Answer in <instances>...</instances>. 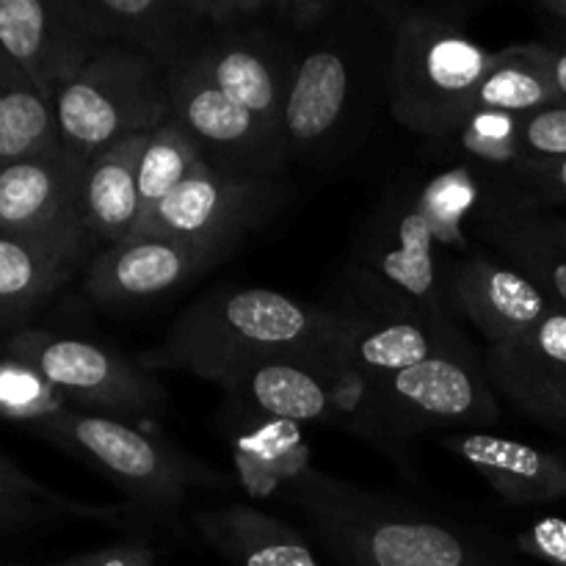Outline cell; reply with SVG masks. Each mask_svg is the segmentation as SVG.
Listing matches in <instances>:
<instances>
[{"mask_svg": "<svg viewBox=\"0 0 566 566\" xmlns=\"http://www.w3.org/2000/svg\"><path fill=\"white\" fill-rule=\"evenodd\" d=\"M343 313L271 287H216L182 310L164 340L136 359L149 374L180 370L224 385L269 359H332Z\"/></svg>", "mask_w": 566, "mask_h": 566, "instance_id": "cell-1", "label": "cell"}, {"mask_svg": "<svg viewBox=\"0 0 566 566\" xmlns=\"http://www.w3.org/2000/svg\"><path fill=\"white\" fill-rule=\"evenodd\" d=\"M291 501L343 566H512L481 531L313 470L293 486Z\"/></svg>", "mask_w": 566, "mask_h": 566, "instance_id": "cell-2", "label": "cell"}, {"mask_svg": "<svg viewBox=\"0 0 566 566\" xmlns=\"http://www.w3.org/2000/svg\"><path fill=\"white\" fill-rule=\"evenodd\" d=\"M387 25L385 9L376 20H363L348 6L326 31L296 39L282 116L287 164L329 166L357 144L370 114L376 70L387 66L381 55Z\"/></svg>", "mask_w": 566, "mask_h": 566, "instance_id": "cell-3", "label": "cell"}, {"mask_svg": "<svg viewBox=\"0 0 566 566\" xmlns=\"http://www.w3.org/2000/svg\"><path fill=\"white\" fill-rule=\"evenodd\" d=\"M390 20L387 97L407 130L429 138L459 136L470 119L492 53L475 42L459 9L385 6Z\"/></svg>", "mask_w": 566, "mask_h": 566, "instance_id": "cell-4", "label": "cell"}, {"mask_svg": "<svg viewBox=\"0 0 566 566\" xmlns=\"http://www.w3.org/2000/svg\"><path fill=\"white\" fill-rule=\"evenodd\" d=\"M348 276L365 313L448 315V271L420 202V186L403 182L381 199L354 247Z\"/></svg>", "mask_w": 566, "mask_h": 566, "instance_id": "cell-5", "label": "cell"}, {"mask_svg": "<svg viewBox=\"0 0 566 566\" xmlns=\"http://www.w3.org/2000/svg\"><path fill=\"white\" fill-rule=\"evenodd\" d=\"M39 431L66 451L92 462L122 495L144 512H177L188 490H221L227 479L213 473L160 437L144 434L122 418L61 409L39 420Z\"/></svg>", "mask_w": 566, "mask_h": 566, "instance_id": "cell-6", "label": "cell"}, {"mask_svg": "<svg viewBox=\"0 0 566 566\" xmlns=\"http://www.w3.org/2000/svg\"><path fill=\"white\" fill-rule=\"evenodd\" d=\"M61 144L81 160L169 119L164 66L125 48H103L53 97Z\"/></svg>", "mask_w": 566, "mask_h": 566, "instance_id": "cell-7", "label": "cell"}, {"mask_svg": "<svg viewBox=\"0 0 566 566\" xmlns=\"http://www.w3.org/2000/svg\"><path fill=\"white\" fill-rule=\"evenodd\" d=\"M14 363L42 376L64 401L108 418H155L169 403L158 376L136 359L77 337L20 332L9 340Z\"/></svg>", "mask_w": 566, "mask_h": 566, "instance_id": "cell-8", "label": "cell"}, {"mask_svg": "<svg viewBox=\"0 0 566 566\" xmlns=\"http://www.w3.org/2000/svg\"><path fill=\"white\" fill-rule=\"evenodd\" d=\"M169 119L191 136L205 166L238 180H285V136L249 114L188 59L164 70Z\"/></svg>", "mask_w": 566, "mask_h": 566, "instance_id": "cell-9", "label": "cell"}, {"mask_svg": "<svg viewBox=\"0 0 566 566\" xmlns=\"http://www.w3.org/2000/svg\"><path fill=\"white\" fill-rule=\"evenodd\" d=\"M376 387L401 440L423 429H479L501 418L497 392L492 390L484 368V354H475L462 332L429 359Z\"/></svg>", "mask_w": 566, "mask_h": 566, "instance_id": "cell-10", "label": "cell"}, {"mask_svg": "<svg viewBox=\"0 0 566 566\" xmlns=\"http://www.w3.org/2000/svg\"><path fill=\"white\" fill-rule=\"evenodd\" d=\"M285 180H238L199 166L164 199L133 235H160L202 247H241L249 232L269 224L287 202Z\"/></svg>", "mask_w": 566, "mask_h": 566, "instance_id": "cell-11", "label": "cell"}, {"mask_svg": "<svg viewBox=\"0 0 566 566\" xmlns=\"http://www.w3.org/2000/svg\"><path fill=\"white\" fill-rule=\"evenodd\" d=\"M230 254L224 247L177 241L160 235H130L88 260L83 287L99 307L130 310L171 296L208 274Z\"/></svg>", "mask_w": 566, "mask_h": 566, "instance_id": "cell-12", "label": "cell"}, {"mask_svg": "<svg viewBox=\"0 0 566 566\" xmlns=\"http://www.w3.org/2000/svg\"><path fill=\"white\" fill-rule=\"evenodd\" d=\"M188 61L241 108L258 116L271 130L282 133L296 39L271 22L243 31H208Z\"/></svg>", "mask_w": 566, "mask_h": 566, "instance_id": "cell-13", "label": "cell"}, {"mask_svg": "<svg viewBox=\"0 0 566 566\" xmlns=\"http://www.w3.org/2000/svg\"><path fill=\"white\" fill-rule=\"evenodd\" d=\"M99 50L72 0H0V53L50 99Z\"/></svg>", "mask_w": 566, "mask_h": 566, "instance_id": "cell-14", "label": "cell"}, {"mask_svg": "<svg viewBox=\"0 0 566 566\" xmlns=\"http://www.w3.org/2000/svg\"><path fill=\"white\" fill-rule=\"evenodd\" d=\"M484 368L497 398L566 437V310L553 307L520 340L486 346Z\"/></svg>", "mask_w": 566, "mask_h": 566, "instance_id": "cell-15", "label": "cell"}, {"mask_svg": "<svg viewBox=\"0 0 566 566\" xmlns=\"http://www.w3.org/2000/svg\"><path fill=\"white\" fill-rule=\"evenodd\" d=\"M448 304L484 335L486 346L520 340L556 307L523 271L492 254H470L448 269Z\"/></svg>", "mask_w": 566, "mask_h": 566, "instance_id": "cell-16", "label": "cell"}, {"mask_svg": "<svg viewBox=\"0 0 566 566\" xmlns=\"http://www.w3.org/2000/svg\"><path fill=\"white\" fill-rule=\"evenodd\" d=\"M86 160L61 147L0 169V232L44 235L83 224Z\"/></svg>", "mask_w": 566, "mask_h": 566, "instance_id": "cell-17", "label": "cell"}, {"mask_svg": "<svg viewBox=\"0 0 566 566\" xmlns=\"http://www.w3.org/2000/svg\"><path fill=\"white\" fill-rule=\"evenodd\" d=\"M103 48H125L166 66L188 59L208 33L191 0H72Z\"/></svg>", "mask_w": 566, "mask_h": 566, "instance_id": "cell-18", "label": "cell"}, {"mask_svg": "<svg viewBox=\"0 0 566 566\" xmlns=\"http://www.w3.org/2000/svg\"><path fill=\"white\" fill-rule=\"evenodd\" d=\"M459 329L451 315L423 318V315L390 313H343L332 359L368 376L374 385L415 368L440 348H446Z\"/></svg>", "mask_w": 566, "mask_h": 566, "instance_id": "cell-19", "label": "cell"}, {"mask_svg": "<svg viewBox=\"0 0 566 566\" xmlns=\"http://www.w3.org/2000/svg\"><path fill=\"white\" fill-rule=\"evenodd\" d=\"M442 446L475 470L512 506L566 501V453L509 440L490 431L448 434Z\"/></svg>", "mask_w": 566, "mask_h": 566, "instance_id": "cell-20", "label": "cell"}, {"mask_svg": "<svg viewBox=\"0 0 566 566\" xmlns=\"http://www.w3.org/2000/svg\"><path fill=\"white\" fill-rule=\"evenodd\" d=\"M94 243L86 224L44 235L0 232V318L31 313L75 274L77 265L86 263Z\"/></svg>", "mask_w": 566, "mask_h": 566, "instance_id": "cell-21", "label": "cell"}, {"mask_svg": "<svg viewBox=\"0 0 566 566\" xmlns=\"http://www.w3.org/2000/svg\"><path fill=\"white\" fill-rule=\"evenodd\" d=\"M326 363L329 359H269L230 376L221 387L263 418L293 426H337Z\"/></svg>", "mask_w": 566, "mask_h": 566, "instance_id": "cell-22", "label": "cell"}, {"mask_svg": "<svg viewBox=\"0 0 566 566\" xmlns=\"http://www.w3.org/2000/svg\"><path fill=\"white\" fill-rule=\"evenodd\" d=\"M193 528L232 566H321L293 525L249 503L197 512Z\"/></svg>", "mask_w": 566, "mask_h": 566, "instance_id": "cell-23", "label": "cell"}, {"mask_svg": "<svg viewBox=\"0 0 566 566\" xmlns=\"http://www.w3.org/2000/svg\"><path fill=\"white\" fill-rule=\"evenodd\" d=\"M147 133L127 136L99 149L86 166L83 182V224L103 247L130 238L138 227V160Z\"/></svg>", "mask_w": 566, "mask_h": 566, "instance_id": "cell-24", "label": "cell"}, {"mask_svg": "<svg viewBox=\"0 0 566 566\" xmlns=\"http://www.w3.org/2000/svg\"><path fill=\"white\" fill-rule=\"evenodd\" d=\"M61 147L53 99L0 53V169Z\"/></svg>", "mask_w": 566, "mask_h": 566, "instance_id": "cell-25", "label": "cell"}, {"mask_svg": "<svg viewBox=\"0 0 566 566\" xmlns=\"http://www.w3.org/2000/svg\"><path fill=\"white\" fill-rule=\"evenodd\" d=\"M556 103H562V97H558L556 86L547 75V66L536 50V42H523L512 44L501 53H492V66L481 81L470 116H525Z\"/></svg>", "mask_w": 566, "mask_h": 566, "instance_id": "cell-26", "label": "cell"}, {"mask_svg": "<svg viewBox=\"0 0 566 566\" xmlns=\"http://www.w3.org/2000/svg\"><path fill=\"white\" fill-rule=\"evenodd\" d=\"M486 238L523 271L558 310H566V252L536 230L531 213L495 208L486 216Z\"/></svg>", "mask_w": 566, "mask_h": 566, "instance_id": "cell-27", "label": "cell"}, {"mask_svg": "<svg viewBox=\"0 0 566 566\" xmlns=\"http://www.w3.org/2000/svg\"><path fill=\"white\" fill-rule=\"evenodd\" d=\"M238 468L249 486L263 484L271 492L280 484H298L310 473V451L304 448L296 426L265 418L263 426L235 437Z\"/></svg>", "mask_w": 566, "mask_h": 566, "instance_id": "cell-28", "label": "cell"}, {"mask_svg": "<svg viewBox=\"0 0 566 566\" xmlns=\"http://www.w3.org/2000/svg\"><path fill=\"white\" fill-rule=\"evenodd\" d=\"M202 164L197 144L175 119H166L164 125L147 133V144L138 160V202H142L138 224Z\"/></svg>", "mask_w": 566, "mask_h": 566, "instance_id": "cell-29", "label": "cell"}, {"mask_svg": "<svg viewBox=\"0 0 566 566\" xmlns=\"http://www.w3.org/2000/svg\"><path fill=\"white\" fill-rule=\"evenodd\" d=\"M475 199H479V186L468 169L446 171L420 186V202L440 247H464L462 227Z\"/></svg>", "mask_w": 566, "mask_h": 566, "instance_id": "cell-30", "label": "cell"}, {"mask_svg": "<svg viewBox=\"0 0 566 566\" xmlns=\"http://www.w3.org/2000/svg\"><path fill=\"white\" fill-rule=\"evenodd\" d=\"M64 398L39 374L20 363L0 365V412L17 420H39L64 409Z\"/></svg>", "mask_w": 566, "mask_h": 566, "instance_id": "cell-31", "label": "cell"}, {"mask_svg": "<svg viewBox=\"0 0 566 566\" xmlns=\"http://www.w3.org/2000/svg\"><path fill=\"white\" fill-rule=\"evenodd\" d=\"M517 119L520 116L506 114H475L464 122L459 138H462L464 149L479 158L512 166L520 160Z\"/></svg>", "mask_w": 566, "mask_h": 566, "instance_id": "cell-32", "label": "cell"}, {"mask_svg": "<svg viewBox=\"0 0 566 566\" xmlns=\"http://www.w3.org/2000/svg\"><path fill=\"white\" fill-rule=\"evenodd\" d=\"M520 160L566 158V103L547 105L517 119Z\"/></svg>", "mask_w": 566, "mask_h": 566, "instance_id": "cell-33", "label": "cell"}, {"mask_svg": "<svg viewBox=\"0 0 566 566\" xmlns=\"http://www.w3.org/2000/svg\"><path fill=\"white\" fill-rule=\"evenodd\" d=\"M514 182L520 188L523 202L512 210L528 213L536 205H558L566 202V158H523L509 166Z\"/></svg>", "mask_w": 566, "mask_h": 566, "instance_id": "cell-34", "label": "cell"}, {"mask_svg": "<svg viewBox=\"0 0 566 566\" xmlns=\"http://www.w3.org/2000/svg\"><path fill=\"white\" fill-rule=\"evenodd\" d=\"M337 0H274L271 3V25L293 39H310L326 31L346 11Z\"/></svg>", "mask_w": 566, "mask_h": 566, "instance_id": "cell-35", "label": "cell"}, {"mask_svg": "<svg viewBox=\"0 0 566 566\" xmlns=\"http://www.w3.org/2000/svg\"><path fill=\"white\" fill-rule=\"evenodd\" d=\"M191 3L210 33H227L271 22L274 0H191Z\"/></svg>", "mask_w": 566, "mask_h": 566, "instance_id": "cell-36", "label": "cell"}, {"mask_svg": "<svg viewBox=\"0 0 566 566\" xmlns=\"http://www.w3.org/2000/svg\"><path fill=\"white\" fill-rule=\"evenodd\" d=\"M523 556L536 558L542 564L566 566V520L564 517H542L525 531H520L514 539Z\"/></svg>", "mask_w": 566, "mask_h": 566, "instance_id": "cell-37", "label": "cell"}, {"mask_svg": "<svg viewBox=\"0 0 566 566\" xmlns=\"http://www.w3.org/2000/svg\"><path fill=\"white\" fill-rule=\"evenodd\" d=\"M53 566H158L155 551L144 542H119V545L99 547V551L77 553Z\"/></svg>", "mask_w": 566, "mask_h": 566, "instance_id": "cell-38", "label": "cell"}, {"mask_svg": "<svg viewBox=\"0 0 566 566\" xmlns=\"http://www.w3.org/2000/svg\"><path fill=\"white\" fill-rule=\"evenodd\" d=\"M0 484L11 486V490L20 492V495H25V497H39V501H42V497H44V501H53L55 506L70 509V512H77V514H86V517H108V514H105V512H92V509L72 506L70 501H61V497H55L53 492L44 490V486L39 484V481H33L31 475L22 473V470L17 468L14 462H9V459H6V457H0Z\"/></svg>", "mask_w": 566, "mask_h": 566, "instance_id": "cell-39", "label": "cell"}, {"mask_svg": "<svg viewBox=\"0 0 566 566\" xmlns=\"http://www.w3.org/2000/svg\"><path fill=\"white\" fill-rule=\"evenodd\" d=\"M542 61L547 66V75H551L553 86H556L562 103H566V33L545 39V42H536Z\"/></svg>", "mask_w": 566, "mask_h": 566, "instance_id": "cell-40", "label": "cell"}, {"mask_svg": "<svg viewBox=\"0 0 566 566\" xmlns=\"http://www.w3.org/2000/svg\"><path fill=\"white\" fill-rule=\"evenodd\" d=\"M50 514V506H36L31 497H3L0 501V528H11V525L33 523Z\"/></svg>", "mask_w": 566, "mask_h": 566, "instance_id": "cell-41", "label": "cell"}, {"mask_svg": "<svg viewBox=\"0 0 566 566\" xmlns=\"http://www.w3.org/2000/svg\"><path fill=\"white\" fill-rule=\"evenodd\" d=\"M531 219H534L536 230L542 232L545 238H551L556 247H562L566 252V219L564 216H542V213H534V210H528Z\"/></svg>", "mask_w": 566, "mask_h": 566, "instance_id": "cell-42", "label": "cell"}, {"mask_svg": "<svg viewBox=\"0 0 566 566\" xmlns=\"http://www.w3.org/2000/svg\"><path fill=\"white\" fill-rule=\"evenodd\" d=\"M539 9L545 11L551 20H556L566 33V0H539Z\"/></svg>", "mask_w": 566, "mask_h": 566, "instance_id": "cell-43", "label": "cell"}, {"mask_svg": "<svg viewBox=\"0 0 566 566\" xmlns=\"http://www.w3.org/2000/svg\"><path fill=\"white\" fill-rule=\"evenodd\" d=\"M3 497H25V495H20V492H14V490H11V486L0 484V501H3Z\"/></svg>", "mask_w": 566, "mask_h": 566, "instance_id": "cell-44", "label": "cell"}]
</instances>
